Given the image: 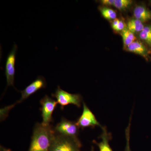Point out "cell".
Segmentation results:
<instances>
[{
	"label": "cell",
	"instance_id": "1",
	"mask_svg": "<svg viewBox=\"0 0 151 151\" xmlns=\"http://www.w3.org/2000/svg\"><path fill=\"white\" fill-rule=\"evenodd\" d=\"M55 133L50 125L45 126L42 124H36L28 151H50Z\"/></svg>",
	"mask_w": 151,
	"mask_h": 151
},
{
	"label": "cell",
	"instance_id": "2",
	"mask_svg": "<svg viewBox=\"0 0 151 151\" xmlns=\"http://www.w3.org/2000/svg\"><path fill=\"white\" fill-rule=\"evenodd\" d=\"M82 146L77 137H70L55 133L50 151H81Z\"/></svg>",
	"mask_w": 151,
	"mask_h": 151
},
{
	"label": "cell",
	"instance_id": "3",
	"mask_svg": "<svg viewBox=\"0 0 151 151\" xmlns=\"http://www.w3.org/2000/svg\"><path fill=\"white\" fill-rule=\"evenodd\" d=\"M52 95L56 98L57 102L60 105L62 109L70 104L75 105L78 108L81 107V97L79 94H70L63 90L60 86H58Z\"/></svg>",
	"mask_w": 151,
	"mask_h": 151
},
{
	"label": "cell",
	"instance_id": "4",
	"mask_svg": "<svg viewBox=\"0 0 151 151\" xmlns=\"http://www.w3.org/2000/svg\"><path fill=\"white\" fill-rule=\"evenodd\" d=\"M40 103L42 118V124L45 126H50V123L52 121V113L56 108L57 102L47 95H45L40 100Z\"/></svg>",
	"mask_w": 151,
	"mask_h": 151
},
{
	"label": "cell",
	"instance_id": "5",
	"mask_svg": "<svg viewBox=\"0 0 151 151\" xmlns=\"http://www.w3.org/2000/svg\"><path fill=\"white\" fill-rule=\"evenodd\" d=\"M18 47L14 45L8 56L7 58L5 67V75L6 78L7 86H14L15 74V64L16 54Z\"/></svg>",
	"mask_w": 151,
	"mask_h": 151
},
{
	"label": "cell",
	"instance_id": "6",
	"mask_svg": "<svg viewBox=\"0 0 151 151\" xmlns=\"http://www.w3.org/2000/svg\"><path fill=\"white\" fill-rule=\"evenodd\" d=\"M76 123L79 128L82 129L89 127L94 128L96 126L101 128L103 127L98 122L94 114L84 103H83V110L82 114Z\"/></svg>",
	"mask_w": 151,
	"mask_h": 151
},
{
	"label": "cell",
	"instance_id": "7",
	"mask_svg": "<svg viewBox=\"0 0 151 151\" xmlns=\"http://www.w3.org/2000/svg\"><path fill=\"white\" fill-rule=\"evenodd\" d=\"M79 127L76 123L63 119L57 124L54 129L55 133L70 137H77Z\"/></svg>",
	"mask_w": 151,
	"mask_h": 151
},
{
	"label": "cell",
	"instance_id": "8",
	"mask_svg": "<svg viewBox=\"0 0 151 151\" xmlns=\"http://www.w3.org/2000/svg\"><path fill=\"white\" fill-rule=\"evenodd\" d=\"M46 86L45 79L42 76H38L35 81L32 82L25 89L22 91L21 98L18 103H20L37 92L38 90L45 88Z\"/></svg>",
	"mask_w": 151,
	"mask_h": 151
},
{
	"label": "cell",
	"instance_id": "9",
	"mask_svg": "<svg viewBox=\"0 0 151 151\" xmlns=\"http://www.w3.org/2000/svg\"><path fill=\"white\" fill-rule=\"evenodd\" d=\"M102 133L99 137L101 139V142H97L96 141H93V143L97 145L99 147L100 151H113L109 144V142L112 139V135L108 132L106 127H102Z\"/></svg>",
	"mask_w": 151,
	"mask_h": 151
},
{
	"label": "cell",
	"instance_id": "10",
	"mask_svg": "<svg viewBox=\"0 0 151 151\" xmlns=\"http://www.w3.org/2000/svg\"><path fill=\"white\" fill-rule=\"evenodd\" d=\"M128 51L139 55L144 57H147L148 53L147 49L142 42L139 41H135L127 47Z\"/></svg>",
	"mask_w": 151,
	"mask_h": 151
},
{
	"label": "cell",
	"instance_id": "11",
	"mask_svg": "<svg viewBox=\"0 0 151 151\" xmlns=\"http://www.w3.org/2000/svg\"><path fill=\"white\" fill-rule=\"evenodd\" d=\"M134 16L142 22L148 21L151 19V13L145 7L138 6L136 7L134 10Z\"/></svg>",
	"mask_w": 151,
	"mask_h": 151
},
{
	"label": "cell",
	"instance_id": "12",
	"mask_svg": "<svg viewBox=\"0 0 151 151\" xmlns=\"http://www.w3.org/2000/svg\"><path fill=\"white\" fill-rule=\"evenodd\" d=\"M145 27L142 22L137 19H130L127 24V28L134 34L136 32H140Z\"/></svg>",
	"mask_w": 151,
	"mask_h": 151
},
{
	"label": "cell",
	"instance_id": "13",
	"mask_svg": "<svg viewBox=\"0 0 151 151\" xmlns=\"http://www.w3.org/2000/svg\"><path fill=\"white\" fill-rule=\"evenodd\" d=\"M121 35L123 39L124 46L126 47L132 42L136 41V37L134 34L130 31L127 27H125V29L122 31Z\"/></svg>",
	"mask_w": 151,
	"mask_h": 151
},
{
	"label": "cell",
	"instance_id": "14",
	"mask_svg": "<svg viewBox=\"0 0 151 151\" xmlns=\"http://www.w3.org/2000/svg\"><path fill=\"white\" fill-rule=\"evenodd\" d=\"M139 37L142 40L151 45V27H145L143 30L140 32Z\"/></svg>",
	"mask_w": 151,
	"mask_h": 151
},
{
	"label": "cell",
	"instance_id": "15",
	"mask_svg": "<svg viewBox=\"0 0 151 151\" xmlns=\"http://www.w3.org/2000/svg\"><path fill=\"white\" fill-rule=\"evenodd\" d=\"M101 14L105 18L108 19H115L116 18L117 14L112 9L103 8L100 9Z\"/></svg>",
	"mask_w": 151,
	"mask_h": 151
},
{
	"label": "cell",
	"instance_id": "16",
	"mask_svg": "<svg viewBox=\"0 0 151 151\" xmlns=\"http://www.w3.org/2000/svg\"><path fill=\"white\" fill-rule=\"evenodd\" d=\"M131 0H115L113 6L119 10H124L132 4Z\"/></svg>",
	"mask_w": 151,
	"mask_h": 151
},
{
	"label": "cell",
	"instance_id": "17",
	"mask_svg": "<svg viewBox=\"0 0 151 151\" xmlns=\"http://www.w3.org/2000/svg\"><path fill=\"white\" fill-rule=\"evenodd\" d=\"M131 120H132V116L130 117L129 123L125 131V134L126 138V146L125 148V151H131L130 145V128H131Z\"/></svg>",
	"mask_w": 151,
	"mask_h": 151
},
{
	"label": "cell",
	"instance_id": "18",
	"mask_svg": "<svg viewBox=\"0 0 151 151\" xmlns=\"http://www.w3.org/2000/svg\"><path fill=\"white\" fill-rule=\"evenodd\" d=\"M14 105H12L11 106H9L8 107H6L5 108L1 109V120H4L5 119V117H6L8 115L9 111L12 109Z\"/></svg>",
	"mask_w": 151,
	"mask_h": 151
},
{
	"label": "cell",
	"instance_id": "19",
	"mask_svg": "<svg viewBox=\"0 0 151 151\" xmlns=\"http://www.w3.org/2000/svg\"><path fill=\"white\" fill-rule=\"evenodd\" d=\"M125 27H125V24H124V22L120 20L119 24L114 30L117 31H122L124 30Z\"/></svg>",
	"mask_w": 151,
	"mask_h": 151
},
{
	"label": "cell",
	"instance_id": "20",
	"mask_svg": "<svg viewBox=\"0 0 151 151\" xmlns=\"http://www.w3.org/2000/svg\"><path fill=\"white\" fill-rule=\"evenodd\" d=\"M115 0H102L101 3L104 5L113 6Z\"/></svg>",
	"mask_w": 151,
	"mask_h": 151
},
{
	"label": "cell",
	"instance_id": "21",
	"mask_svg": "<svg viewBox=\"0 0 151 151\" xmlns=\"http://www.w3.org/2000/svg\"><path fill=\"white\" fill-rule=\"evenodd\" d=\"M120 21L119 19L117 18L114 19L112 24V28H113V29H115V28H116V27H117V26L118 25V24H119Z\"/></svg>",
	"mask_w": 151,
	"mask_h": 151
},
{
	"label": "cell",
	"instance_id": "22",
	"mask_svg": "<svg viewBox=\"0 0 151 151\" xmlns=\"http://www.w3.org/2000/svg\"><path fill=\"white\" fill-rule=\"evenodd\" d=\"M92 151H94V148H93V147H92Z\"/></svg>",
	"mask_w": 151,
	"mask_h": 151
}]
</instances>
